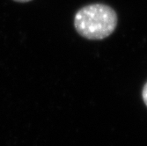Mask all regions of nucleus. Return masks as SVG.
I'll use <instances>...</instances> for the list:
<instances>
[{
	"label": "nucleus",
	"mask_w": 147,
	"mask_h": 146,
	"mask_svg": "<svg viewBox=\"0 0 147 146\" xmlns=\"http://www.w3.org/2000/svg\"><path fill=\"white\" fill-rule=\"evenodd\" d=\"M12 1L17 2V3H28V2L33 1V0H12Z\"/></svg>",
	"instance_id": "7ed1b4c3"
},
{
	"label": "nucleus",
	"mask_w": 147,
	"mask_h": 146,
	"mask_svg": "<svg viewBox=\"0 0 147 146\" xmlns=\"http://www.w3.org/2000/svg\"><path fill=\"white\" fill-rule=\"evenodd\" d=\"M142 98H143V100H144V104L146 105V107H147V82L144 85V86L143 88V91H142Z\"/></svg>",
	"instance_id": "f03ea898"
},
{
	"label": "nucleus",
	"mask_w": 147,
	"mask_h": 146,
	"mask_svg": "<svg viewBox=\"0 0 147 146\" xmlns=\"http://www.w3.org/2000/svg\"><path fill=\"white\" fill-rule=\"evenodd\" d=\"M73 24L80 36L98 41L110 36L115 32L118 24V16L110 5L93 3L77 11Z\"/></svg>",
	"instance_id": "f257e3e1"
}]
</instances>
